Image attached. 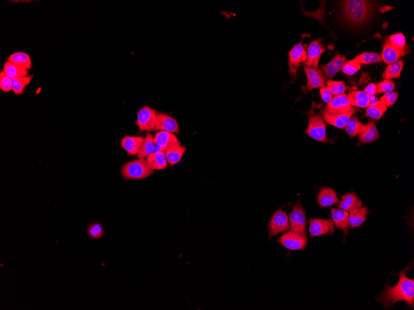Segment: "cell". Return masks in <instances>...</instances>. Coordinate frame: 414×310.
<instances>
[{
    "instance_id": "obj_44",
    "label": "cell",
    "mask_w": 414,
    "mask_h": 310,
    "mask_svg": "<svg viewBox=\"0 0 414 310\" xmlns=\"http://www.w3.org/2000/svg\"><path fill=\"white\" fill-rule=\"evenodd\" d=\"M364 92L369 97L375 96L377 94L376 84L372 83L368 85L365 88Z\"/></svg>"
},
{
    "instance_id": "obj_38",
    "label": "cell",
    "mask_w": 414,
    "mask_h": 310,
    "mask_svg": "<svg viewBox=\"0 0 414 310\" xmlns=\"http://www.w3.org/2000/svg\"><path fill=\"white\" fill-rule=\"evenodd\" d=\"M87 234L94 240H99L104 234V227L99 223L91 224L88 227Z\"/></svg>"
},
{
    "instance_id": "obj_28",
    "label": "cell",
    "mask_w": 414,
    "mask_h": 310,
    "mask_svg": "<svg viewBox=\"0 0 414 310\" xmlns=\"http://www.w3.org/2000/svg\"><path fill=\"white\" fill-rule=\"evenodd\" d=\"M156 147V146L155 141H154V136L152 134L148 133L144 139V141H143L137 156H138L139 159H145L147 158L148 156L155 152Z\"/></svg>"
},
{
    "instance_id": "obj_29",
    "label": "cell",
    "mask_w": 414,
    "mask_h": 310,
    "mask_svg": "<svg viewBox=\"0 0 414 310\" xmlns=\"http://www.w3.org/2000/svg\"><path fill=\"white\" fill-rule=\"evenodd\" d=\"M18 66L30 71L32 68L33 62L30 55L23 52L13 53L8 58V60Z\"/></svg>"
},
{
    "instance_id": "obj_22",
    "label": "cell",
    "mask_w": 414,
    "mask_h": 310,
    "mask_svg": "<svg viewBox=\"0 0 414 310\" xmlns=\"http://www.w3.org/2000/svg\"><path fill=\"white\" fill-rule=\"evenodd\" d=\"M379 138V133L376 126L375 122L371 120L369 123L364 125L360 133L358 141L360 144H365L375 142Z\"/></svg>"
},
{
    "instance_id": "obj_21",
    "label": "cell",
    "mask_w": 414,
    "mask_h": 310,
    "mask_svg": "<svg viewBox=\"0 0 414 310\" xmlns=\"http://www.w3.org/2000/svg\"><path fill=\"white\" fill-rule=\"evenodd\" d=\"M144 138L142 136L125 135L121 139V147L127 152L129 156L138 154Z\"/></svg>"
},
{
    "instance_id": "obj_17",
    "label": "cell",
    "mask_w": 414,
    "mask_h": 310,
    "mask_svg": "<svg viewBox=\"0 0 414 310\" xmlns=\"http://www.w3.org/2000/svg\"><path fill=\"white\" fill-rule=\"evenodd\" d=\"M154 141L159 150L165 152L174 145L181 143L177 136L173 133L159 131L154 136Z\"/></svg>"
},
{
    "instance_id": "obj_42",
    "label": "cell",
    "mask_w": 414,
    "mask_h": 310,
    "mask_svg": "<svg viewBox=\"0 0 414 310\" xmlns=\"http://www.w3.org/2000/svg\"><path fill=\"white\" fill-rule=\"evenodd\" d=\"M377 94L392 92L395 89V83L391 80H384L376 84Z\"/></svg>"
},
{
    "instance_id": "obj_45",
    "label": "cell",
    "mask_w": 414,
    "mask_h": 310,
    "mask_svg": "<svg viewBox=\"0 0 414 310\" xmlns=\"http://www.w3.org/2000/svg\"><path fill=\"white\" fill-rule=\"evenodd\" d=\"M369 101H370V106H372V105H375L376 104H378L379 100L377 98L376 96H373L369 97Z\"/></svg>"
},
{
    "instance_id": "obj_26",
    "label": "cell",
    "mask_w": 414,
    "mask_h": 310,
    "mask_svg": "<svg viewBox=\"0 0 414 310\" xmlns=\"http://www.w3.org/2000/svg\"><path fill=\"white\" fill-rule=\"evenodd\" d=\"M148 163L153 170H162L168 168V161L165 153L161 150H157L147 158Z\"/></svg>"
},
{
    "instance_id": "obj_33",
    "label": "cell",
    "mask_w": 414,
    "mask_h": 310,
    "mask_svg": "<svg viewBox=\"0 0 414 310\" xmlns=\"http://www.w3.org/2000/svg\"><path fill=\"white\" fill-rule=\"evenodd\" d=\"M387 111V107L379 101L378 104L369 106L367 109L366 116L373 119L379 120Z\"/></svg>"
},
{
    "instance_id": "obj_6",
    "label": "cell",
    "mask_w": 414,
    "mask_h": 310,
    "mask_svg": "<svg viewBox=\"0 0 414 310\" xmlns=\"http://www.w3.org/2000/svg\"><path fill=\"white\" fill-rule=\"evenodd\" d=\"M157 110L145 105L140 109L137 113L136 125L140 132H152L155 131Z\"/></svg>"
},
{
    "instance_id": "obj_16",
    "label": "cell",
    "mask_w": 414,
    "mask_h": 310,
    "mask_svg": "<svg viewBox=\"0 0 414 310\" xmlns=\"http://www.w3.org/2000/svg\"><path fill=\"white\" fill-rule=\"evenodd\" d=\"M345 63H346V56L337 53L329 64L322 65V75L328 79H333L337 73L342 70Z\"/></svg>"
},
{
    "instance_id": "obj_1",
    "label": "cell",
    "mask_w": 414,
    "mask_h": 310,
    "mask_svg": "<svg viewBox=\"0 0 414 310\" xmlns=\"http://www.w3.org/2000/svg\"><path fill=\"white\" fill-rule=\"evenodd\" d=\"M410 267V265H409L403 271L399 272L398 284L394 287L387 284L384 291L377 298V301L385 309L392 308L396 303L401 301L406 302L410 308H414V281L407 277L405 274Z\"/></svg>"
},
{
    "instance_id": "obj_3",
    "label": "cell",
    "mask_w": 414,
    "mask_h": 310,
    "mask_svg": "<svg viewBox=\"0 0 414 310\" xmlns=\"http://www.w3.org/2000/svg\"><path fill=\"white\" fill-rule=\"evenodd\" d=\"M152 168L145 159L128 162L121 169L122 177L128 180H141L154 173Z\"/></svg>"
},
{
    "instance_id": "obj_19",
    "label": "cell",
    "mask_w": 414,
    "mask_h": 310,
    "mask_svg": "<svg viewBox=\"0 0 414 310\" xmlns=\"http://www.w3.org/2000/svg\"><path fill=\"white\" fill-rule=\"evenodd\" d=\"M331 215L333 221L337 228L341 229L344 233V237H346L350 228L349 214L347 211L342 209H337L330 207Z\"/></svg>"
},
{
    "instance_id": "obj_40",
    "label": "cell",
    "mask_w": 414,
    "mask_h": 310,
    "mask_svg": "<svg viewBox=\"0 0 414 310\" xmlns=\"http://www.w3.org/2000/svg\"><path fill=\"white\" fill-rule=\"evenodd\" d=\"M0 89L5 92L12 90V79L2 70L0 72Z\"/></svg>"
},
{
    "instance_id": "obj_8",
    "label": "cell",
    "mask_w": 414,
    "mask_h": 310,
    "mask_svg": "<svg viewBox=\"0 0 414 310\" xmlns=\"http://www.w3.org/2000/svg\"><path fill=\"white\" fill-rule=\"evenodd\" d=\"M307 235L297 234L296 232L290 231L285 233L278 239V242L282 244L285 248L293 250H303L307 246Z\"/></svg>"
},
{
    "instance_id": "obj_32",
    "label": "cell",
    "mask_w": 414,
    "mask_h": 310,
    "mask_svg": "<svg viewBox=\"0 0 414 310\" xmlns=\"http://www.w3.org/2000/svg\"><path fill=\"white\" fill-rule=\"evenodd\" d=\"M33 75H28L12 79V90L14 95L21 96L24 93L25 87L32 81Z\"/></svg>"
},
{
    "instance_id": "obj_39",
    "label": "cell",
    "mask_w": 414,
    "mask_h": 310,
    "mask_svg": "<svg viewBox=\"0 0 414 310\" xmlns=\"http://www.w3.org/2000/svg\"><path fill=\"white\" fill-rule=\"evenodd\" d=\"M361 65L353 59V60L345 63L342 71L345 75L350 76L355 75L361 69Z\"/></svg>"
},
{
    "instance_id": "obj_41",
    "label": "cell",
    "mask_w": 414,
    "mask_h": 310,
    "mask_svg": "<svg viewBox=\"0 0 414 310\" xmlns=\"http://www.w3.org/2000/svg\"><path fill=\"white\" fill-rule=\"evenodd\" d=\"M398 98V94L392 91V92L385 93L384 95L381 97L379 101L387 107H389L395 105Z\"/></svg>"
},
{
    "instance_id": "obj_5",
    "label": "cell",
    "mask_w": 414,
    "mask_h": 310,
    "mask_svg": "<svg viewBox=\"0 0 414 310\" xmlns=\"http://www.w3.org/2000/svg\"><path fill=\"white\" fill-rule=\"evenodd\" d=\"M304 38L305 37L299 44L294 45L292 49L288 53V56H289V62H288L290 68L289 73L291 81L292 82L295 81L298 68L302 65H305V62L307 61L308 46L307 45L302 44Z\"/></svg>"
},
{
    "instance_id": "obj_24",
    "label": "cell",
    "mask_w": 414,
    "mask_h": 310,
    "mask_svg": "<svg viewBox=\"0 0 414 310\" xmlns=\"http://www.w3.org/2000/svg\"><path fill=\"white\" fill-rule=\"evenodd\" d=\"M186 151L187 148L182 146L181 143L171 146L165 151L168 163L171 166H174V165L179 163Z\"/></svg>"
},
{
    "instance_id": "obj_35",
    "label": "cell",
    "mask_w": 414,
    "mask_h": 310,
    "mask_svg": "<svg viewBox=\"0 0 414 310\" xmlns=\"http://www.w3.org/2000/svg\"><path fill=\"white\" fill-rule=\"evenodd\" d=\"M355 60L358 62L361 65H370L378 64L381 61L380 56L378 53L365 52L356 56Z\"/></svg>"
},
{
    "instance_id": "obj_34",
    "label": "cell",
    "mask_w": 414,
    "mask_h": 310,
    "mask_svg": "<svg viewBox=\"0 0 414 310\" xmlns=\"http://www.w3.org/2000/svg\"><path fill=\"white\" fill-rule=\"evenodd\" d=\"M364 125L358 120L356 117H352L345 127V129L350 137L353 138L360 135Z\"/></svg>"
},
{
    "instance_id": "obj_11",
    "label": "cell",
    "mask_w": 414,
    "mask_h": 310,
    "mask_svg": "<svg viewBox=\"0 0 414 310\" xmlns=\"http://www.w3.org/2000/svg\"><path fill=\"white\" fill-rule=\"evenodd\" d=\"M309 232L310 237H319L327 235L328 233L334 235L335 232L334 224L331 220H321V219H311L309 221Z\"/></svg>"
},
{
    "instance_id": "obj_31",
    "label": "cell",
    "mask_w": 414,
    "mask_h": 310,
    "mask_svg": "<svg viewBox=\"0 0 414 310\" xmlns=\"http://www.w3.org/2000/svg\"><path fill=\"white\" fill-rule=\"evenodd\" d=\"M4 71L11 79L29 75V70H25L24 68H22L9 61L5 63Z\"/></svg>"
},
{
    "instance_id": "obj_9",
    "label": "cell",
    "mask_w": 414,
    "mask_h": 310,
    "mask_svg": "<svg viewBox=\"0 0 414 310\" xmlns=\"http://www.w3.org/2000/svg\"><path fill=\"white\" fill-rule=\"evenodd\" d=\"M268 227L270 237L289 230L290 229L289 218L286 212L281 209L277 210L271 218Z\"/></svg>"
},
{
    "instance_id": "obj_20",
    "label": "cell",
    "mask_w": 414,
    "mask_h": 310,
    "mask_svg": "<svg viewBox=\"0 0 414 310\" xmlns=\"http://www.w3.org/2000/svg\"><path fill=\"white\" fill-rule=\"evenodd\" d=\"M405 53L402 51L397 50L391 45L389 40L387 38L382 45V52L380 56L381 61L388 65L399 60L402 56H404Z\"/></svg>"
},
{
    "instance_id": "obj_4",
    "label": "cell",
    "mask_w": 414,
    "mask_h": 310,
    "mask_svg": "<svg viewBox=\"0 0 414 310\" xmlns=\"http://www.w3.org/2000/svg\"><path fill=\"white\" fill-rule=\"evenodd\" d=\"M308 126L305 130V133L311 138L316 141L327 143L329 141L326 137V125L325 124L323 117L322 116L316 114L313 111V108L307 113Z\"/></svg>"
},
{
    "instance_id": "obj_23",
    "label": "cell",
    "mask_w": 414,
    "mask_h": 310,
    "mask_svg": "<svg viewBox=\"0 0 414 310\" xmlns=\"http://www.w3.org/2000/svg\"><path fill=\"white\" fill-rule=\"evenodd\" d=\"M362 206V201L355 193L352 192L342 196V200L338 207L345 211L350 212L353 210L361 208Z\"/></svg>"
},
{
    "instance_id": "obj_25",
    "label": "cell",
    "mask_w": 414,
    "mask_h": 310,
    "mask_svg": "<svg viewBox=\"0 0 414 310\" xmlns=\"http://www.w3.org/2000/svg\"><path fill=\"white\" fill-rule=\"evenodd\" d=\"M352 106L367 109L370 106L369 96L364 91H351L347 95Z\"/></svg>"
},
{
    "instance_id": "obj_43",
    "label": "cell",
    "mask_w": 414,
    "mask_h": 310,
    "mask_svg": "<svg viewBox=\"0 0 414 310\" xmlns=\"http://www.w3.org/2000/svg\"><path fill=\"white\" fill-rule=\"evenodd\" d=\"M319 92H320V95L322 101H323L325 103L328 104L331 100H332L333 96L331 95L329 90H328L326 87L321 88L320 90H319Z\"/></svg>"
},
{
    "instance_id": "obj_27",
    "label": "cell",
    "mask_w": 414,
    "mask_h": 310,
    "mask_svg": "<svg viewBox=\"0 0 414 310\" xmlns=\"http://www.w3.org/2000/svg\"><path fill=\"white\" fill-rule=\"evenodd\" d=\"M370 214L367 207H361L350 211L349 224L352 229L361 226L367 220V215Z\"/></svg>"
},
{
    "instance_id": "obj_36",
    "label": "cell",
    "mask_w": 414,
    "mask_h": 310,
    "mask_svg": "<svg viewBox=\"0 0 414 310\" xmlns=\"http://www.w3.org/2000/svg\"><path fill=\"white\" fill-rule=\"evenodd\" d=\"M325 87L329 90L331 95L334 96L344 95L345 90H347V87L345 86L344 81L329 80L327 82L326 86H325Z\"/></svg>"
},
{
    "instance_id": "obj_30",
    "label": "cell",
    "mask_w": 414,
    "mask_h": 310,
    "mask_svg": "<svg viewBox=\"0 0 414 310\" xmlns=\"http://www.w3.org/2000/svg\"><path fill=\"white\" fill-rule=\"evenodd\" d=\"M404 67L403 59H399L395 63L389 65L382 73V79L384 80H391L394 78L400 79L401 74Z\"/></svg>"
},
{
    "instance_id": "obj_13",
    "label": "cell",
    "mask_w": 414,
    "mask_h": 310,
    "mask_svg": "<svg viewBox=\"0 0 414 310\" xmlns=\"http://www.w3.org/2000/svg\"><path fill=\"white\" fill-rule=\"evenodd\" d=\"M155 131H164L178 135L180 132L178 121L172 116L162 112L157 113Z\"/></svg>"
},
{
    "instance_id": "obj_12",
    "label": "cell",
    "mask_w": 414,
    "mask_h": 310,
    "mask_svg": "<svg viewBox=\"0 0 414 310\" xmlns=\"http://www.w3.org/2000/svg\"><path fill=\"white\" fill-rule=\"evenodd\" d=\"M321 39H318L311 42L307 50V59L305 62V66L316 68L319 70L318 64L319 59L321 57L322 53H324L326 49L323 45L320 44Z\"/></svg>"
},
{
    "instance_id": "obj_2",
    "label": "cell",
    "mask_w": 414,
    "mask_h": 310,
    "mask_svg": "<svg viewBox=\"0 0 414 310\" xmlns=\"http://www.w3.org/2000/svg\"><path fill=\"white\" fill-rule=\"evenodd\" d=\"M342 5L344 18L348 24L361 25L370 18L373 12V3L364 0L345 1Z\"/></svg>"
},
{
    "instance_id": "obj_14",
    "label": "cell",
    "mask_w": 414,
    "mask_h": 310,
    "mask_svg": "<svg viewBox=\"0 0 414 310\" xmlns=\"http://www.w3.org/2000/svg\"><path fill=\"white\" fill-rule=\"evenodd\" d=\"M355 112V109L350 111V112L341 113H330L324 110L323 112V119L327 124L339 128V129H344Z\"/></svg>"
},
{
    "instance_id": "obj_10",
    "label": "cell",
    "mask_w": 414,
    "mask_h": 310,
    "mask_svg": "<svg viewBox=\"0 0 414 310\" xmlns=\"http://www.w3.org/2000/svg\"><path fill=\"white\" fill-rule=\"evenodd\" d=\"M304 72L307 76V83L302 87V92L307 94L317 88L321 89L326 86L324 77L320 70L305 66Z\"/></svg>"
},
{
    "instance_id": "obj_7",
    "label": "cell",
    "mask_w": 414,
    "mask_h": 310,
    "mask_svg": "<svg viewBox=\"0 0 414 310\" xmlns=\"http://www.w3.org/2000/svg\"><path fill=\"white\" fill-rule=\"evenodd\" d=\"M290 227L292 231L302 235H306V212L298 201L293 206L292 212L290 214Z\"/></svg>"
},
{
    "instance_id": "obj_18",
    "label": "cell",
    "mask_w": 414,
    "mask_h": 310,
    "mask_svg": "<svg viewBox=\"0 0 414 310\" xmlns=\"http://www.w3.org/2000/svg\"><path fill=\"white\" fill-rule=\"evenodd\" d=\"M317 201L321 207H329L340 203L335 190L328 187L319 189V193L317 195Z\"/></svg>"
},
{
    "instance_id": "obj_15",
    "label": "cell",
    "mask_w": 414,
    "mask_h": 310,
    "mask_svg": "<svg viewBox=\"0 0 414 310\" xmlns=\"http://www.w3.org/2000/svg\"><path fill=\"white\" fill-rule=\"evenodd\" d=\"M354 109L350 105L347 95H344L333 97L332 100L327 104L325 111L330 113H341L350 112Z\"/></svg>"
},
{
    "instance_id": "obj_37",
    "label": "cell",
    "mask_w": 414,
    "mask_h": 310,
    "mask_svg": "<svg viewBox=\"0 0 414 310\" xmlns=\"http://www.w3.org/2000/svg\"><path fill=\"white\" fill-rule=\"evenodd\" d=\"M388 40H389L391 45L393 47L396 48L397 50L405 53L406 41H405V36L402 33L394 34V35L390 36Z\"/></svg>"
}]
</instances>
